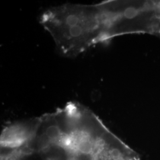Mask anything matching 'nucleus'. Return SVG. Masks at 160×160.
I'll list each match as a JSON object with an SVG mask.
<instances>
[{
    "label": "nucleus",
    "instance_id": "f257e3e1",
    "mask_svg": "<svg viewBox=\"0 0 160 160\" xmlns=\"http://www.w3.org/2000/svg\"><path fill=\"white\" fill-rule=\"evenodd\" d=\"M26 145L43 160H141L92 110L72 102L37 118Z\"/></svg>",
    "mask_w": 160,
    "mask_h": 160
}]
</instances>
